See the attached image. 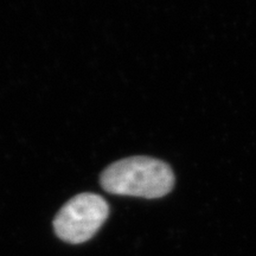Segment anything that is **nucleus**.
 I'll return each instance as SVG.
<instances>
[{
	"label": "nucleus",
	"instance_id": "f257e3e1",
	"mask_svg": "<svg viewBox=\"0 0 256 256\" xmlns=\"http://www.w3.org/2000/svg\"><path fill=\"white\" fill-rule=\"evenodd\" d=\"M101 186L119 196L162 198L174 185L172 168L162 160L150 156H130L108 166L102 172Z\"/></svg>",
	"mask_w": 256,
	"mask_h": 256
},
{
	"label": "nucleus",
	"instance_id": "f03ea898",
	"mask_svg": "<svg viewBox=\"0 0 256 256\" xmlns=\"http://www.w3.org/2000/svg\"><path fill=\"white\" fill-rule=\"evenodd\" d=\"M110 215V206L96 194H80L66 202L54 220L56 235L63 241L80 244L90 240Z\"/></svg>",
	"mask_w": 256,
	"mask_h": 256
}]
</instances>
